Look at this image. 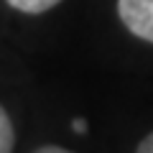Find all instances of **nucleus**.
Instances as JSON below:
<instances>
[{
	"mask_svg": "<svg viewBox=\"0 0 153 153\" xmlns=\"http://www.w3.org/2000/svg\"><path fill=\"white\" fill-rule=\"evenodd\" d=\"M117 18L135 38L153 44V0H117Z\"/></svg>",
	"mask_w": 153,
	"mask_h": 153,
	"instance_id": "1",
	"label": "nucleus"
},
{
	"mask_svg": "<svg viewBox=\"0 0 153 153\" xmlns=\"http://www.w3.org/2000/svg\"><path fill=\"white\" fill-rule=\"evenodd\" d=\"M8 5L18 13H26V16H41V13L51 10L61 3V0H5Z\"/></svg>",
	"mask_w": 153,
	"mask_h": 153,
	"instance_id": "2",
	"label": "nucleus"
},
{
	"mask_svg": "<svg viewBox=\"0 0 153 153\" xmlns=\"http://www.w3.org/2000/svg\"><path fill=\"white\" fill-rule=\"evenodd\" d=\"M13 146H16V128L8 110L0 105V153H13Z\"/></svg>",
	"mask_w": 153,
	"mask_h": 153,
	"instance_id": "3",
	"label": "nucleus"
},
{
	"mask_svg": "<svg viewBox=\"0 0 153 153\" xmlns=\"http://www.w3.org/2000/svg\"><path fill=\"white\" fill-rule=\"evenodd\" d=\"M135 153H153V130L148 133V135L143 138L140 143H138V148H135Z\"/></svg>",
	"mask_w": 153,
	"mask_h": 153,
	"instance_id": "4",
	"label": "nucleus"
},
{
	"mask_svg": "<svg viewBox=\"0 0 153 153\" xmlns=\"http://www.w3.org/2000/svg\"><path fill=\"white\" fill-rule=\"evenodd\" d=\"M33 153H74V151H69V148H61V146H41V148H36Z\"/></svg>",
	"mask_w": 153,
	"mask_h": 153,
	"instance_id": "5",
	"label": "nucleus"
},
{
	"mask_svg": "<svg viewBox=\"0 0 153 153\" xmlns=\"http://www.w3.org/2000/svg\"><path fill=\"white\" fill-rule=\"evenodd\" d=\"M74 130L76 133H84V130H87V123H84V120H74Z\"/></svg>",
	"mask_w": 153,
	"mask_h": 153,
	"instance_id": "6",
	"label": "nucleus"
}]
</instances>
